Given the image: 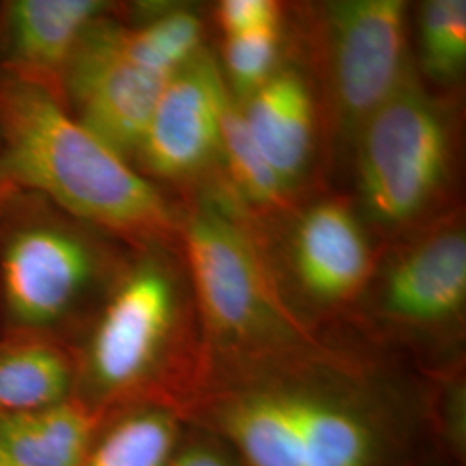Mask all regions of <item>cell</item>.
Here are the masks:
<instances>
[{
    "instance_id": "cell-1",
    "label": "cell",
    "mask_w": 466,
    "mask_h": 466,
    "mask_svg": "<svg viewBox=\"0 0 466 466\" xmlns=\"http://www.w3.org/2000/svg\"><path fill=\"white\" fill-rule=\"evenodd\" d=\"M0 182L47 198L132 249H169L180 221L159 187L44 88L0 75Z\"/></svg>"
},
{
    "instance_id": "cell-2",
    "label": "cell",
    "mask_w": 466,
    "mask_h": 466,
    "mask_svg": "<svg viewBox=\"0 0 466 466\" xmlns=\"http://www.w3.org/2000/svg\"><path fill=\"white\" fill-rule=\"evenodd\" d=\"M52 200L0 184V335L66 340L134 249Z\"/></svg>"
},
{
    "instance_id": "cell-3",
    "label": "cell",
    "mask_w": 466,
    "mask_h": 466,
    "mask_svg": "<svg viewBox=\"0 0 466 466\" xmlns=\"http://www.w3.org/2000/svg\"><path fill=\"white\" fill-rule=\"evenodd\" d=\"M180 285L167 249H134L100 300L82 350L78 383L104 400L149 385L178 325Z\"/></svg>"
},
{
    "instance_id": "cell-4",
    "label": "cell",
    "mask_w": 466,
    "mask_h": 466,
    "mask_svg": "<svg viewBox=\"0 0 466 466\" xmlns=\"http://www.w3.org/2000/svg\"><path fill=\"white\" fill-rule=\"evenodd\" d=\"M358 180L368 217L396 228L417 221L450 173L446 111L410 73L356 134Z\"/></svg>"
},
{
    "instance_id": "cell-5",
    "label": "cell",
    "mask_w": 466,
    "mask_h": 466,
    "mask_svg": "<svg viewBox=\"0 0 466 466\" xmlns=\"http://www.w3.org/2000/svg\"><path fill=\"white\" fill-rule=\"evenodd\" d=\"M180 238L200 315L215 337L248 344L302 332L252 233L232 208L199 202L180 225Z\"/></svg>"
},
{
    "instance_id": "cell-6",
    "label": "cell",
    "mask_w": 466,
    "mask_h": 466,
    "mask_svg": "<svg viewBox=\"0 0 466 466\" xmlns=\"http://www.w3.org/2000/svg\"><path fill=\"white\" fill-rule=\"evenodd\" d=\"M248 466H379L380 439L356 410L306 390H252L217 413Z\"/></svg>"
},
{
    "instance_id": "cell-7",
    "label": "cell",
    "mask_w": 466,
    "mask_h": 466,
    "mask_svg": "<svg viewBox=\"0 0 466 466\" xmlns=\"http://www.w3.org/2000/svg\"><path fill=\"white\" fill-rule=\"evenodd\" d=\"M121 11L116 5L85 35L63 80V106L132 165L171 76L140 66L125 52Z\"/></svg>"
},
{
    "instance_id": "cell-8",
    "label": "cell",
    "mask_w": 466,
    "mask_h": 466,
    "mask_svg": "<svg viewBox=\"0 0 466 466\" xmlns=\"http://www.w3.org/2000/svg\"><path fill=\"white\" fill-rule=\"evenodd\" d=\"M406 13L402 0H344L327 7L333 107L350 137L410 75Z\"/></svg>"
},
{
    "instance_id": "cell-9",
    "label": "cell",
    "mask_w": 466,
    "mask_h": 466,
    "mask_svg": "<svg viewBox=\"0 0 466 466\" xmlns=\"http://www.w3.org/2000/svg\"><path fill=\"white\" fill-rule=\"evenodd\" d=\"M230 97L215 57L200 50L167 82L132 167L156 187L194 178L221 154Z\"/></svg>"
},
{
    "instance_id": "cell-10",
    "label": "cell",
    "mask_w": 466,
    "mask_h": 466,
    "mask_svg": "<svg viewBox=\"0 0 466 466\" xmlns=\"http://www.w3.org/2000/svg\"><path fill=\"white\" fill-rule=\"evenodd\" d=\"M116 7L104 0H2L0 75L63 104V80L86 32Z\"/></svg>"
},
{
    "instance_id": "cell-11",
    "label": "cell",
    "mask_w": 466,
    "mask_h": 466,
    "mask_svg": "<svg viewBox=\"0 0 466 466\" xmlns=\"http://www.w3.org/2000/svg\"><path fill=\"white\" fill-rule=\"evenodd\" d=\"M292 267L304 292L323 304L348 302L365 289L371 250L346 200H321L302 215L292 238Z\"/></svg>"
},
{
    "instance_id": "cell-12",
    "label": "cell",
    "mask_w": 466,
    "mask_h": 466,
    "mask_svg": "<svg viewBox=\"0 0 466 466\" xmlns=\"http://www.w3.org/2000/svg\"><path fill=\"white\" fill-rule=\"evenodd\" d=\"M466 300L463 228H441L400 256L385 275L383 311L413 325L456 317Z\"/></svg>"
},
{
    "instance_id": "cell-13",
    "label": "cell",
    "mask_w": 466,
    "mask_h": 466,
    "mask_svg": "<svg viewBox=\"0 0 466 466\" xmlns=\"http://www.w3.org/2000/svg\"><path fill=\"white\" fill-rule=\"evenodd\" d=\"M240 111L256 147L290 190L313 152L315 102L308 82L294 69H277Z\"/></svg>"
},
{
    "instance_id": "cell-14",
    "label": "cell",
    "mask_w": 466,
    "mask_h": 466,
    "mask_svg": "<svg viewBox=\"0 0 466 466\" xmlns=\"http://www.w3.org/2000/svg\"><path fill=\"white\" fill-rule=\"evenodd\" d=\"M78 385L75 348L34 333L0 335V417L46 410L71 400Z\"/></svg>"
},
{
    "instance_id": "cell-15",
    "label": "cell",
    "mask_w": 466,
    "mask_h": 466,
    "mask_svg": "<svg viewBox=\"0 0 466 466\" xmlns=\"http://www.w3.org/2000/svg\"><path fill=\"white\" fill-rule=\"evenodd\" d=\"M99 408L78 396L0 417V456L17 466H84L97 441Z\"/></svg>"
},
{
    "instance_id": "cell-16",
    "label": "cell",
    "mask_w": 466,
    "mask_h": 466,
    "mask_svg": "<svg viewBox=\"0 0 466 466\" xmlns=\"http://www.w3.org/2000/svg\"><path fill=\"white\" fill-rule=\"evenodd\" d=\"M178 427L163 410H138L97 437L84 466H167L177 450Z\"/></svg>"
},
{
    "instance_id": "cell-17",
    "label": "cell",
    "mask_w": 466,
    "mask_h": 466,
    "mask_svg": "<svg viewBox=\"0 0 466 466\" xmlns=\"http://www.w3.org/2000/svg\"><path fill=\"white\" fill-rule=\"evenodd\" d=\"M221 156L240 196L259 208H280L290 192L256 147L240 106L230 97L221 123Z\"/></svg>"
},
{
    "instance_id": "cell-18",
    "label": "cell",
    "mask_w": 466,
    "mask_h": 466,
    "mask_svg": "<svg viewBox=\"0 0 466 466\" xmlns=\"http://www.w3.org/2000/svg\"><path fill=\"white\" fill-rule=\"evenodd\" d=\"M420 46L431 76L456 78L466 61L465 0H431L421 7Z\"/></svg>"
},
{
    "instance_id": "cell-19",
    "label": "cell",
    "mask_w": 466,
    "mask_h": 466,
    "mask_svg": "<svg viewBox=\"0 0 466 466\" xmlns=\"http://www.w3.org/2000/svg\"><path fill=\"white\" fill-rule=\"evenodd\" d=\"M280 26L252 34L233 35L225 40V71L233 99H248L279 69Z\"/></svg>"
},
{
    "instance_id": "cell-20",
    "label": "cell",
    "mask_w": 466,
    "mask_h": 466,
    "mask_svg": "<svg viewBox=\"0 0 466 466\" xmlns=\"http://www.w3.org/2000/svg\"><path fill=\"white\" fill-rule=\"evenodd\" d=\"M282 7L273 0H223L217 7V19L227 36L252 34L280 26Z\"/></svg>"
},
{
    "instance_id": "cell-21",
    "label": "cell",
    "mask_w": 466,
    "mask_h": 466,
    "mask_svg": "<svg viewBox=\"0 0 466 466\" xmlns=\"http://www.w3.org/2000/svg\"><path fill=\"white\" fill-rule=\"evenodd\" d=\"M167 466H230V463L208 446H190L182 452H175Z\"/></svg>"
},
{
    "instance_id": "cell-22",
    "label": "cell",
    "mask_w": 466,
    "mask_h": 466,
    "mask_svg": "<svg viewBox=\"0 0 466 466\" xmlns=\"http://www.w3.org/2000/svg\"><path fill=\"white\" fill-rule=\"evenodd\" d=\"M0 466H17V465H13V463H11V461H7V460H4V458H2V456H0Z\"/></svg>"
},
{
    "instance_id": "cell-23",
    "label": "cell",
    "mask_w": 466,
    "mask_h": 466,
    "mask_svg": "<svg viewBox=\"0 0 466 466\" xmlns=\"http://www.w3.org/2000/svg\"><path fill=\"white\" fill-rule=\"evenodd\" d=\"M0 184H2V182H0Z\"/></svg>"
}]
</instances>
